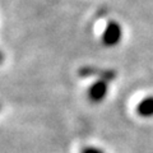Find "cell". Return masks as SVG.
Wrapping results in <instances>:
<instances>
[{"label":"cell","instance_id":"8992f818","mask_svg":"<svg viewBox=\"0 0 153 153\" xmlns=\"http://www.w3.org/2000/svg\"><path fill=\"white\" fill-rule=\"evenodd\" d=\"M3 61H4V54L1 52V50H0V65L3 64Z\"/></svg>","mask_w":153,"mask_h":153},{"label":"cell","instance_id":"7a4b0ae2","mask_svg":"<svg viewBox=\"0 0 153 153\" xmlns=\"http://www.w3.org/2000/svg\"><path fill=\"white\" fill-rule=\"evenodd\" d=\"M123 37V28L117 22H108L102 33V44L107 47L116 46Z\"/></svg>","mask_w":153,"mask_h":153},{"label":"cell","instance_id":"6da1fadb","mask_svg":"<svg viewBox=\"0 0 153 153\" xmlns=\"http://www.w3.org/2000/svg\"><path fill=\"white\" fill-rule=\"evenodd\" d=\"M79 76L83 78H91V76H96L100 80H106V82H111L116 78V71L112 69H103V68H98V66H93V65H85L82 66L78 70Z\"/></svg>","mask_w":153,"mask_h":153},{"label":"cell","instance_id":"3957f363","mask_svg":"<svg viewBox=\"0 0 153 153\" xmlns=\"http://www.w3.org/2000/svg\"><path fill=\"white\" fill-rule=\"evenodd\" d=\"M107 92H108V82L97 79V82L92 83L91 87L88 88V98L91 102L100 103L106 98Z\"/></svg>","mask_w":153,"mask_h":153},{"label":"cell","instance_id":"277c9868","mask_svg":"<svg viewBox=\"0 0 153 153\" xmlns=\"http://www.w3.org/2000/svg\"><path fill=\"white\" fill-rule=\"evenodd\" d=\"M137 114L142 117H153V96H148L138 103Z\"/></svg>","mask_w":153,"mask_h":153},{"label":"cell","instance_id":"5b68a950","mask_svg":"<svg viewBox=\"0 0 153 153\" xmlns=\"http://www.w3.org/2000/svg\"><path fill=\"white\" fill-rule=\"evenodd\" d=\"M82 153H105V152L97 147H84L82 149Z\"/></svg>","mask_w":153,"mask_h":153},{"label":"cell","instance_id":"52a82bcc","mask_svg":"<svg viewBox=\"0 0 153 153\" xmlns=\"http://www.w3.org/2000/svg\"><path fill=\"white\" fill-rule=\"evenodd\" d=\"M0 110H1V105H0Z\"/></svg>","mask_w":153,"mask_h":153}]
</instances>
